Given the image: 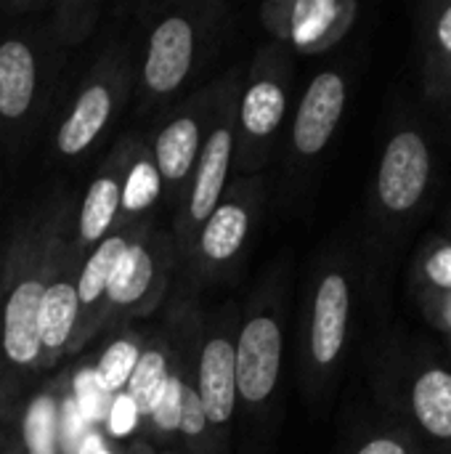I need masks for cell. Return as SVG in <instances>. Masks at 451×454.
I'll return each mask as SVG.
<instances>
[{
    "label": "cell",
    "instance_id": "33",
    "mask_svg": "<svg viewBox=\"0 0 451 454\" xmlns=\"http://www.w3.org/2000/svg\"><path fill=\"white\" fill-rule=\"evenodd\" d=\"M425 96L444 109V114L451 117V67H447L441 74H436L433 80L425 82Z\"/></svg>",
    "mask_w": 451,
    "mask_h": 454
},
{
    "label": "cell",
    "instance_id": "27",
    "mask_svg": "<svg viewBox=\"0 0 451 454\" xmlns=\"http://www.w3.org/2000/svg\"><path fill=\"white\" fill-rule=\"evenodd\" d=\"M159 192V170L152 168L149 162H138L130 176L125 189L120 192V200L128 210H144L157 200Z\"/></svg>",
    "mask_w": 451,
    "mask_h": 454
},
{
    "label": "cell",
    "instance_id": "12",
    "mask_svg": "<svg viewBox=\"0 0 451 454\" xmlns=\"http://www.w3.org/2000/svg\"><path fill=\"white\" fill-rule=\"evenodd\" d=\"M423 82L451 67V3H425L417 21Z\"/></svg>",
    "mask_w": 451,
    "mask_h": 454
},
{
    "label": "cell",
    "instance_id": "15",
    "mask_svg": "<svg viewBox=\"0 0 451 454\" xmlns=\"http://www.w3.org/2000/svg\"><path fill=\"white\" fill-rule=\"evenodd\" d=\"M77 290L69 285H53L43 293L40 303V340L48 348L66 343L77 317Z\"/></svg>",
    "mask_w": 451,
    "mask_h": 454
},
{
    "label": "cell",
    "instance_id": "16",
    "mask_svg": "<svg viewBox=\"0 0 451 454\" xmlns=\"http://www.w3.org/2000/svg\"><path fill=\"white\" fill-rule=\"evenodd\" d=\"M197 122L194 120H175L167 125L157 141V162L159 173L167 178H183L197 154Z\"/></svg>",
    "mask_w": 451,
    "mask_h": 454
},
{
    "label": "cell",
    "instance_id": "21",
    "mask_svg": "<svg viewBox=\"0 0 451 454\" xmlns=\"http://www.w3.org/2000/svg\"><path fill=\"white\" fill-rule=\"evenodd\" d=\"M125 250H128V245H125L120 237L106 239V242L96 250V255H93V258L85 263V269H82L80 287H77V301L93 303V301L106 290V285L112 282L114 269H117L120 258L125 255Z\"/></svg>",
    "mask_w": 451,
    "mask_h": 454
},
{
    "label": "cell",
    "instance_id": "1",
    "mask_svg": "<svg viewBox=\"0 0 451 454\" xmlns=\"http://www.w3.org/2000/svg\"><path fill=\"white\" fill-rule=\"evenodd\" d=\"M436 181L439 160L433 136L425 120L407 106L383 141L372 181V218L383 258H396L412 242L433 207Z\"/></svg>",
    "mask_w": 451,
    "mask_h": 454
},
{
    "label": "cell",
    "instance_id": "31",
    "mask_svg": "<svg viewBox=\"0 0 451 454\" xmlns=\"http://www.w3.org/2000/svg\"><path fill=\"white\" fill-rule=\"evenodd\" d=\"M205 423H207V418H205V410H202L199 396L191 388L183 386V391H181V420H178V431H183L189 436H197V434L205 431Z\"/></svg>",
    "mask_w": 451,
    "mask_h": 454
},
{
    "label": "cell",
    "instance_id": "35",
    "mask_svg": "<svg viewBox=\"0 0 451 454\" xmlns=\"http://www.w3.org/2000/svg\"><path fill=\"white\" fill-rule=\"evenodd\" d=\"M441 234H447V237H451V202H449V205H447L444 215H441Z\"/></svg>",
    "mask_w": 451,
    "mask_h": 454
},
{
    "label": "cell",
    "instance_id": "29",
    "mask_svg": "<svg viewBox=\"0 0 451 454\" xmlns=\"http://www.w3.org/2000/svg\"><path fill=\"white\" fill-rule=\"evenodd\" d=\"M181 391H183V383L178 378H167L154 410H152V418L154 423L162 428V431H175L178 428V420H181Z\"/></svg>",
    "mask_w": 451,
    "mask_h": 454
},
{
    "label": "cell",
    "instance_id": "28",
    "mask_svg": "<svg viewBox=\"0 0 451 454\" xmlns=\"http://www.w3.org/2000/svg\"><path fill=\"white\" fill-rule=\"evenodd\" d=\"M412 303L423 319L439 333L441 340H451V293L449 295H412Z\"/></svg>",
    "mask_w": 451,
    "mask_h": 454
},
{
    "label": "cell",
    "instance_id": "26",
    "mask_svg": "<svg viewBox=\"0 0 451 454\" xmlns=\"http://www.w3.org/2000/svg\"><path fill=\"white\" fill-rule=\"evenodd\" d=\"M85 418V423H101L109 418V391L101 386L96 370H85L74 380V399H72Z\"/></svg>",
    "mask_w": 451,
    "mask_h": 454
},
{
    "label": "cell",
    "instance_id": "23",
    "mask_svg": "<svg viewBox=\"0 0 451 454\" xmlns=\"http://www.w3.org/2000/svg\"><path fill=\"white\" fill-rule=\"evenodd\" d=\"M56 434H58V412L53 399H37L24 418V436L29 454H56Z\"/></svg>",
    "mask_w": 451,
    "mask_h": 454
},
{
    "label": "cell",
    "instance_id": "10",
    "mask_svg": "<svg viewBox=\"0 0 451 454\" xmlns=\"http://www.w3.org/2000/svg\"><path fill=\"white\" fill-rule=\"evenodd\" d=\"M35 93V61L24 43L0 45V114L21 117Z\"/></svg>",
    "mask_w": 451,
    "mask_h": 454
},
{
    "label": "cell",
    "instance_id": "6",
    "mask_svg": "<svg viewBox=\"0 0 451 454\" xmlns=\"http://www.w3.org/2000/svg\"><path fill=\"white\" fill-rule=\"evenodd\" d=\"M191 51H194L191 27L175 16L162 21L157 32L152 35L146 69H144L146 82L159 93H167L175 85H181L191 64Z\"/></svg>",
    "mask_w": 451,
    "mask_h": 454
},
{
    "label": "cell",
    "instance_id": "17",
    "mask_svg": "<svg viewBox=\"0 0 451 454\" xmlns=\"http://www.w3.org/2000/svg\"><path fill=\"white\" fill-rule=\"evenodd\" d=\"M284 109H287L284 90L276 82L263 80L247 90L242 101V122L253 136H268L279 128Z\"/></svg>",
    "mask_w": 451,
    "mask_h": 454
},
{
    "label": "cell",
    "instance_id": "2",
    "mask_svg": "<svg viewBox=\"0 0 451 454\" xmlns=\"http://www.w3.org/2000/svg\"><path fill=\"white\" fill-rule=\"evenodd\" d=\"M377 388L393 423L428 454H451V356L425 335H399L380 356Z\"/></svg>",
    "mask_w": 451,
    "mask_h": 454
},
{
    "label": "cell",
    "instance_id": "9",
    "mask_svg": "<svg viewBox=\"0 0 451 454\" xmlns=\"http://www.w3.org/2000/svg\"><path fill=\"white\" fill-rule=\"evenodd\" d=\"M43 285L24 282L13 290L5 306V330L3 346L11 362L27 364L40 354V303H43Z\"/></svg>",
    "mask_w": 451,
    "mask_h": 454
},
{
    "label": "cell",
    "instance_id": "18",
    "mask_svg": "<svg viewBox=\"0 0 451 454\" xmlns=\"http://www.w3.org/2000/svg\"><path fill=\"white\" fill-rule=\"evenodd\" d=\"M245 234H247V213L242 207L223 205L207 218V226L202 234V250L213 261L231 258L242 247Z\"/></svg>",
    "mask_w": 451,
    "mask_h": 454
},
{
    "label": "cell",
    "instance_id": "32",
    "mask_svg": "<svg viewBox=\"0 0 451 454\" xmlns=\"http://www.w3.org/2000/svg\"><path fill=\"white\" fill-rule=\"evenodd\" d=\"M109 431L114 434V436H128L133 428H136V420H138V410H136V404L130 402V396L128 394H122V396H117L114 402H112V407H109Z\"/></svg>",
    "mask_w": 451,
    "mask_h": 454
},
{
    "label": "cell",
    "instance_id": "4",
    "mask_svg": "<svg viewBox=\"0 0 451 454\" xmlns=\"http://www.w3.org/2000/svg\"><path fill=\"white\" fill-rule=\"evenodd\" d=\"M348 90L351 82L338 69L319 72L311 80L292 125V144L298 154L316 157L330 146L348 106Z\"/></svg>",
    "mask_w": 451,
    "mask_h": 454
},
{
    "label": "cell",
    "instance_id": "22",
    "mask_svg": "<svg viewBox=\"0 0 451 454\" xmlns=\"http://www.w3.org/2000/svg\"><path fill=\"white\" fill-rule=\"evenodd\" d=\"M117 202H120V189L109 178H98L88 189V197L82 202V215H80V231L85 239H98L109 229Z\"/></svg>",
    "mask_w": 451,
    "mask_h": 454
},
{
    "label": "cell",
    "instance_id": "8",
    "mask_svg": "<svg viewBox=\"0 0 451 454\" xmlns=\"http://www.w3.org/2000/svg\"><path fill=\"white\" fill-rule=\"evenodd\" d=\"M197 396L207 420L226 423L231 418L237 399V354L229 340H210L205 346Z\"/></svg>",
    "mask_w": 451,
    "mask_h": 454
},
{
    "label": "cell",
    "instance_id": "5",
    "mask_svg": "<svg viewBox=\"0 0 451 454\" xmlns=\"http://www.w3.org/2000/svg\"><path fill=\"white\" fill-rule=\"evenodd\" d=\"M237 354V386L239 394L258 404L271 396L279 364H282V330L271 317L253 319L239 338Z\"/></svg>",
    "mask_w": 451,
    "mask_h": 454
},
{
    "label": "cell",
    "instance_id": "11",
    "mask_svg": "<svg viewBox=\"0 0 451 454\" xmlns=\"http://www.w3.org/2000/svg\"><path fill=\"white\" fill-rule=\"evenodd\" d=\"M407 290L412 295H449L451 293V237L431 234L420 242L409 261Z\"/></svg>",
    "mask_w": 451,
    "mask_h": 454
},
{
    "label": "cell",
    "instance_id": "19",
    "mask_svg": "<svg viewBox=\"0 0 451 454\" xmlns=\"http://www.w3.org/2000/svg\"><path fill=\"white\" fill-rule=\"evenodd\" d=\"M149 282H152V258L146 255L144 247L133 245L120 258V263L114 269V277L106 285V290H109L112 301L133 303V301H138L146 293Z\"/></svg>",
    "mask_w": 451,
    "mask_h": 454
},
{
    "label": "cell",
    "instance_id": "3",
    "mask_svg": "<svg viewBox=\"0 0 451 454\" xmlns=\"http://www.w3.org/2000/svg\"><path fill=\"white\" fill-rule=\"evenodd\" d=\"M354 306L356 287L351 274L346 269L324 271L314 293L308 333V351L316 370H332L343 359L351 343Z\"/></svg>",
    "mask_w": 451,
    "mask_h": 454
},
{
    "label": "cell",
    "instance_id": "14",
    "mask_svg": "<svg viewBox=\"0 0 451 454\" xmlns=\"http://www.w3.org/2000/svg\"><path fill=\"white\" fill-rule=\"evenodd\" d=\"M106 117H109V93H106V88H101V85L88 88L80 96L72 117L64 122V128L58 133V149L64 154L82 152L98 136Z\"/></svg>",
    "mask_w": 451,
    "mask_h": 454
},
{
    "label": "cell",
    "instance_id": "7",
    "mask_svg": "<svg viewBox=\"0 0 451 454\" xmlns=\"http://www.w3.org/2000/svg\"><path fill=\"white\" fill-rule=\"evenodd\" d=\"M356 13V3L300 0L290 8V35L300 48H327L351 29Z\"/></svg>",
    "mask_w": 451,
    "mask_h": 454
},
{
    "label": "cell",
    "instance_id": "20",
    "mask_svg": "<svg viewBox=\"0 0 451 454\" xmlns=\"http://www.w3.org/2000/svg\"><path fill=\"white\" fill-rule=\"evenodd\" d=\"M128 380H130L128 383L130 386L128 396L136 404L138 415H152V410H154V404H157V399H159V394H162V388L167 383L162 354L149 351V354L138 356V362H136V367H133Z\"/></svg>",
    "mask_w": 451,
    "mask_h": 454
},
{
    "label": "cell",
    "instance_id": "30",
    "mask_svg": "<svg viewBox=\"0 0 451 454\" xmlns=\"http://www.w3.org/2000/svg\"><path fill=\"white\" fill-rule=\"evenodd\" d=\"M58 431H61V450L66 454H77V450L82 447V442L88 439V428H85V418L80 415V410H77V404L69 399V402H64V407H61V426H58Z\"/></svg>",
    "mask_w": 451,
    "mask_h": 454
},
{
    "label": "cell",
    "instance_id": "24",
    "mask_svg": "<svg viewBox=\"0 0 451 454\" xmlns=\"http://www.w3.org/2000/svg\"><path fill=\"white\" fill-rule=\"evenodd\" d=\"M354 454H428L399 423L391 418L380 423L372 434H367Z\"/></svg>",
    "mask_w": 451,
    "mask_h": 454
},
{
    "label": "cell",
    "instance_id": "34",
    "mask_svg": "<svg viewBox=\"0 0 451 454\" xmlns=\"http://www.w3.org/2000/svg\"><path fill=\"white\" fill-rule=\"evenodd\" d=\"M77 454H112V452H106V450L101 447V439H98L96 434H88V439L82 442V447L77 450Z\"/></svg>",
    "mask_w": 451,
    "mask_h": 454
},
{
    "label": "cell",
    "instance_id": "36",
    "mask_svg": "<svg viewBox=\"0 0 451 454\" xmlns=\"http://www.w3.org/2000/svg\"><path fill=\"white\" fill-rule=\"evenodd\" d=\"M441 346H444V351L451 356V340H441Z\"/></svg>",
    "mask_w": 451,
    "mask_h": 454
},
{
    "label": "cell",
    "instance_id": "25",
    "mask_svg": "<svg viewBox=\"0 0 451 454\" xmlns=\"http://www.w3.org/2000/svg\"><path fill=\"white\" fill-rule=\"evenodd\" d=\"M136 362H138V348L130 340H120L114 346H109V351L101 356V362L96 367V375H98L101 386L109 394H114L117 388H122L128 383Z\"/></svg>",
    "mask_w": 451,
    "mask_h": 454
},
{
    "label": "cell",
    "instance_id": "13",
    "mask_svg": "<svg viewBox=\"0 0 451 454\" xmlns=\"http://www.w3.org/2000/svg\"><path fill=\"white\" fill-rule=\"evenodd\" d=\"M229 157H231V133L229 130H215L202 152L199 162V176L194 184V197H191V213L197 221L210 218L215 213L218 194L226 181L229 170Z\"/></svg>",
    "mask_w": 451,
    "mask_h": 454
}]
</instances>
